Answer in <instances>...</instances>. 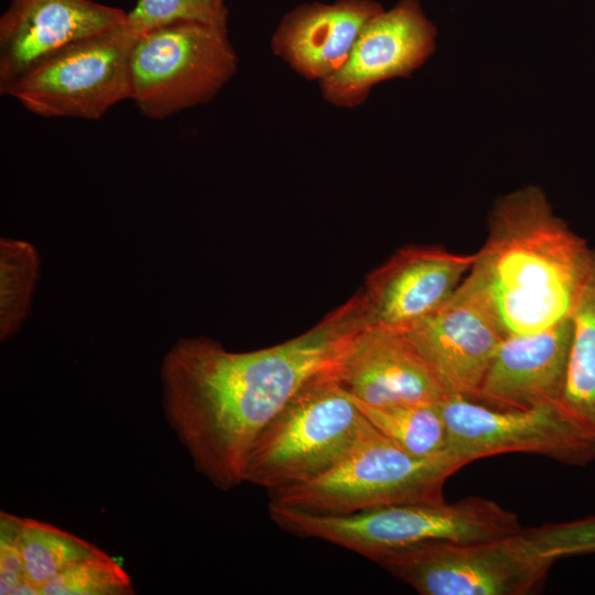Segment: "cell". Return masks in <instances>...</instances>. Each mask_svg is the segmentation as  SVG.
<instances>
[{
    "label": "cell",
    "instance_id": "603a6c76",
    "mask_svg": "<svg viewBox=\"0 0 595 595\" xmlns=\"http://www.w3.org/2000/svg\"><path fill=\"white\" fill-rule=\"evenodd\" d=\"M521 532L537 554L553 563L561 558L595 553V515L522 528Z\"/></svg>",
    "mask_w": 595,
    "mask_h": 595
},
{
    "label": "cell",
    "instance_id": "52a82bcc",
    "mask_svg": "<svg viewBox=\"0 0 595 595\" xmlns=\"http://www.w3.org/2000/svg\"><path fill=\"white\" fill-rule=\"evenodd\" d=\"M378 564L422 595H527L542 587L553 562L520 530L483 541L424 542Z\"/></svg>",
    "mask_w": 595,
    "mask_h": 595
},
{
    "label": "cell",
    "instance_id": "2e32d148",
    "mask_svg": "<svg viewBox=\"0 0 595 595\" xmlns=\"http://www.w3.org/2000/svg\"><path fill=\"white\" fill-rule=\"evenodd\" d=\"M380 11L358 0L303 10L284 30L289 54L305 72L327 77L346 62L363 29Z\"/></svg>",
    "mask_w": 595,
    "mask_h": 595
},
{
    "label": "cell",
    "instance_id": "8992f818",
    "mask_svg": "<svg viewBox=\"0 0 595 595\" xmlns=\"http://www.w3.org/2000/svg\"><path fill=\"white\" fill-rule=\"evenodd\" d=\"M131 100L162 120L207 101L234 74L226 29L175 22L137 36L130 52Z\"/></svg>",
    "mask_w": 595,
    "mask_h": 595
},
{
    "label": "cell",
    "instance_id": "7402d4cb",
    "mask_svg": "<svg viewBox=\"0 0 595 595\" xmlns=\"http://www.w3.org/2000/svg\"><path fill=\"white\" fill-rule=\"evenodd\" d=\"M221 0H138L127 12V25L137 35L175 22H198L226 29Z\"/></svg>",
    "mask_w": 595,
    "mask_h": 595
},
{
    "label": "cell",
    "instance_id": "ffe728a7",
    "mask_svg": "<svg viewBox=\"0 0 595 595\" xmlns=\"http://www.w3.org/2000/svg\"><path fill=\"white\" fill-rule=\"evenodd\" d=\"M39 273V257L28 242H0V335L7 339L23 323Z\"/></svg>",
    "mask_w": 595,
    "mask_h": 595
},
{
    "label": "cell",
    "instance_id": "e0dca14e",
    "mask_svg": "<svg viewBox=\"0 0 595 595\" xmlns=\"http://www.w3.org/2000/svg\"><path fill=\"white\" fill-rule=\"evenodd\" d=\"M571 323L569 366L558 409L595 444V249Z\"/></svg>",
    "mask_w": 595,
    "mask_h": 595
},
{
    "label": "cell",
    "instance_id": "6da1fadb",
    "mask_svg": "<svg viewBox=\"0 0 595 595\" xmlns=\"http://www.w3.org/2000/svg\"><path fill=\"white\" fill-rule=\"evenodd\" d=\"M351 298L305 333L251 351H228L205 338H186L161 367L165 418L198 473L216 488L245 483L257 439L311 379L333 369L360 327Z\"/></svg>",
    "mask_w": 595,
    "mask_h": 595
},
{
    "label": "cell",
    "instance_id": "ba28073f",
    "mask_svg": "<svg viewBox=\"0 0 595 595\" xmlns=\"http://www.w3.org/2000/svg\"><path fill=\"white\" fill-rule=\"evenodd\" d=\"M136 39L126 23L73 43L34 64L2 95L41 117L99 120L131 99L129 61Z\"/></svg>",
    "mask_w": 595,
    "mask_h": 595
},
{
    "label": "cell",
    "instance_id": "d6986e66",
    "mask_svg": "<svg viewBox=\"0 0 595 595\" xmlns=\"http://www.w3.org/2000/svg\"><path fill=\"white\" fill-rule=\"evenodd\" d=\"M19 545L25 576L41 595L42 587L66 567L106 553L68 531L29 518H21Z\"/></svg>",
    "mask_w": 595,
    "mask_h": 595
},
{
    "label": "cell",
    "instance_id": "8fae6325",
    "mask_svg": "<svg viewBox=\"0 0 595 595\" xmlns=\"http://www.w3.org/2000/svg\"><path fill=\"white\" fill-rule=\"evenodd\" d=\"M476 253L442 246L398 249L356 295L363 328L405 333L439 310L470 271Z\"/></svg>",
    "mask_w": 595,
    "mask_h": 595
},
{
    "label": "cell",
    "instance_id": "30bf717a",
    "mask_svg": "<svg viewBox=\"0 0 595 595\" xmlns=\"http://www.w3.org/2000/svg\"><path fill=\"white\" fill-rule=\"evenodd\" d=\"M403 334L425 360L445 397L474 401L506 337L486 289L472 271L439 310Z\"/></svg>",
    "mask_w": 595,
    "mask_h": 595
},
{
    "label": "cell",
    "instance_id": "44dd1931",
    "mask_svg": "<svg viewBox=\"0 0 595 595\" xmlns=\"http://www.w3.org/2000/svg\"><path fill=\"white\" fill-rule=\"evenodd\" d=\"M127 572L107 553L77 562L50 580L44 595L133 594Z\"/></svg>",
    "mask_w": 595,
    "mask_h": 595
},
{
    "label": "cell",
    "instance_id": "d4e9b609",
    "mask_svg": "<svg viewBox=\"0 0 595 595\" xmlns=\"http://www.w3.org/2000/svg\"><path fill=\"white\" fill-rule=\"evenodd\" d=\"M221 1H224V0H221Z\"/></svg>",
    "mask_w": 595,
    "mask_h": 595
},
{
    "label": "cell",
    "instance_id": "3957f363",
    "mask_svg": "<svg viewBox=\"0 0 595 595\" xmlns=\"http://www.w3.org/2000/svg\"><path fill=\"white\" fill-rule=\"evenodd\" d=\"M271 520L300 537L333 543L375 562L431 541H483L518 532V517L499 504L467 497L455 502L394 505L345 516L314 515L274 502Z\"/></svg>",
    "mask_w": 595,
    "mask_h": 595
},
{
    "label": "cell",
    "instance_id": "5b68a950",
    "mask_svg": "<svg viewBox=\"0 0 595 595\" xmlns=\"http://www.w3.org/2000/svg\"><path fill=\"white\" fill-rule=\"evenodd\" d=\"M465 465L450 453L413 456L374 429L329 470L307 483L269 493L270 501L324 516L436 504L444 500L446 479Z\"/></svg>",
    "mask_w": 595,
    "mask_h": 595
},
{
    "label": "cell",
    "instance_id": "5bb4252c",
    "mask_svg": "<svg viewBox=\"0 0 595 595\" xmlns=\"http://www.w3.org/2000/svg\"><path fill=\"white\" fill-rule=\"evenodd\" d=\"M571 343V318L540 332L505 337L477 402L499 410L559 408Z\"/></svg>",
    "mask_w": 595,
    "mask_h": 595
},
{
    "label": "cell",
    "instance_id": "7c38bea8",
    "mask_svg": "<svg viewBox=\"0 0 595 595\" xmlns=\"http://www.w3.org/2000/svg\"><path fill=\"white\" fill-rule=\"evenodd\" d=\"M126 23V11L94 0H11L0 18V93L53 53Z\"/></svg>",
    "mask_w": 595,
    "mask_h": 595
},
{
    "label": "cell",
    "instance_id": "ac0fdd59",
    "mask_svg": "<svg viewBox=\"0 0 595 595\" xmlns=\"http://www.w3.org/2000/svg\"><path fill=\"white\" fill-rule=\"evenodd\" d=\"M349 397L369 423L404 452L418 457L448 453L447 431L437 402L375 407Z\"/></svg>",
    "mask_w": 595,
    "mask_h": 595
},
{
    "label": "cell",
    "instance_id": "cb8c5ba5",
    "mask_svg": "<svg viewBox=\"0 0 595 595\" xmlns=\"http://www.w3.org/2000/svg\"><path fill=\"white\" fill-rule=\"evenodd\" d=\"M20 522V517L3 511L0 515V594L40 595L24 573L19 545Z\"/></svg>",
    "mask_w": 595,
    "mask_h": 595
},
{
    "label": "cell",
    "instance_id": "4fadbf2b",
    "mask_svg": "<svg viewBox=\"0 0 595 595\" xmlns=\"http://www.w3.org/2000/svg\"><path fill=\"white\" fill-rule=\"evenodd\" d=\"M332 377L358 401L375 405L434 403L445 397L403 333L359 328L345 343Z\"/></svg>",
    "mask_w": 595,
    "mask_h": 595
},
{
    "label": "cell",
    "instance_id": "7a4b0ae2",
    "mask_svg": "<svg viewBox=\"0 0 595 595\" xmlns=\"http://www.w3.org/2000/svg\"><path fill=\"white\" fill-rule=\"evenodd\" d=\"M470 271L486 289L504 333L540 332L570 320L593 249L558 216L543 191L527 186L499 199Z\"/></svg>",
    "mask_w": 595,
    "mask_h": 595
},
{
    "label": "cell",
    "instance_id": "9a60e30c",
    "mask_svg": "<svg viewBox=\"0 0 595 595\" xmlns=\"http://www.w3.org/2000/svg\"><path fill=\"white\" fill-rule=\"evenodd\" d=\"M434 29L412 0L377 13L363 29L346 62L325 80L328 93L350 97L371 84L404 75L432 52Z\"/></svg>",
    "mask_w": 595,
    "mask_h": 595
},
{
    "label": "cell",
    "instance_id": "277c9868",
    "mask_svg": "<svg viewBox=\"0 0 595 595\" xmlns=\"http://www.w3.org/2000/svg\"><path fill=\"white\" fill-rule=\"evenodd\" d=\"M331 370L306 382L261 432L245 482L268 493L317 478L372 431Z\"/></svg>",
    "mask_w": 595,
    "mask_h": 595
},
{
    "label": "cell",
    "instance_id": "9c48e42d",
    "mask_svg": "<svg viewBox=\"0 0 595 595\" xmlns=\"http://www.w3.org/2000/svg\"><path fill=\"white\" fill-rule=\"evenodd\" d=\"M447 431V451L470 462L506 453H530L572 466L595 459V444L555 407L499 410L446 396L437 402Z\"/></svg>",
    "mask_w": 595,
    "mask_h": 595
}]
</instances>
